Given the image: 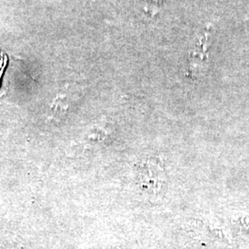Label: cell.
Masks as SVG:
<instances>
[{"instance_id":"cell-1","label":"cell","mask_w":249,"mask_h":249,"mask_svg":"<svg viewBox=\"0 0 249 249\" xmlns=\"http://www.w3.org/2000/svg\"><path fill=\"white\" fill-rule=\"evenodd\" d=\"M138 183L144 193L153 196L159 194L166 183L163 164L154 158L143 160L138 170Z\"/></svg>"}]
</instances>
